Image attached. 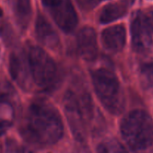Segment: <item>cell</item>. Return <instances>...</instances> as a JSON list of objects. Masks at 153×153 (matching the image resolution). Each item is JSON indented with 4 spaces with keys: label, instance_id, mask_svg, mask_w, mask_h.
Masks as SVG:
<instances>
[{
    "label": "cell",
    "instance_id": "6da1fadb",
    "mask_svg": "<svg viewBox=\"0 0 153 153\" xmlns=\"http://www.w3.org/2000/svg\"><path fill=\"white\" fill-rule=\"evenodd\" d=\"M22 136L29 143L38 146L55 144L62 137V118L55 106L43 99L30 104L22 123Z\"/></svg>",
    "mask_w": 153,
    "mask_h": 153
},
{
    "label": "cell",
    "instance_id": "7a4b0ae2",
    "mask_svg": "<svg viewBox=\"0 0 153 153\" xmlns=\"http://www.w3.org/2000/svg\"><path fill=\"white\" fill-rule=\"evenodd\" d=\"M64 106L70 126L78 140L83 141L88 125L94 116V105L91 96L83 90H69L64 99Z\"/></svg>",
    "mask_w": 153,
    "mask_h": 153
},
{
    "label": "cell",
    "instance_id": "3957f363",
    "mask_svg": "<svg viewBox=\"0 0 153 153\" xmlns=\"http://www.w3.org/2000/svg\"><path fill=\"white\" fill-rule=\"evenodd\" d=\"M31 85L41 91H52L58 82V70L52 57L42 48L27 46L25 52Z\"/></svg>",
    "mask_w": 153,
    "mask_h": 153
},
{
    "label": "cell",
    "instance_id": "277c9868",
    "mask_svg": "<svg viewBox=\"0 0 153 153\" xmlns=\"http://www.w3.org/2000/svg\"><path fill=\"white\" fill-rule=\"evenodd\" d=\"M120 130L124 140L132 150H145L153 144V120L145 111L137 109L126 115Z\"/></svg>",
    "mask_w": 153,
    "mask_h": 153
},
{
    "label": "cell",
    "instance_id": "5b68a950",
    "mask_svg": "<svg viewBox=\"0 0 153 153\" xmlns=\"http://www.w3.org/2000/svg\"><path fill=\"white\" fill-rule=\"evenodd\" d=\"M92 81L96 94L105 109L113 114H120L124 108L125 100L115 73L102 67L93 72Z\"/></svg>",
    "mask_w": 153,
    "mask_h": 153
},
{
    "label": "cell",
    "instance_id": "8992f818",
    "mask_svg": "<svg viewBox=\"0 0 153 153\" xmlns=\"http://www.w3.org/2000/svg\"><path fill=\"white\" fill-rule=\"evenodd\" d=\"M45 8L56 25L65 32H71L78 24V15L72 0H42Z\"/></svg>",
    "mask_w": 153,
    "mask_h": 153
},
{
    "label": "cell",
    "instance_id": "52a82bcc",
    "mask_svg": "<svg viewBox=\"0 0 153 153\" xmlns=\"http://www.w3.org/2000/svg\"><path fill=\"white\" fill-rule=\"evenodd\" d=\"M152 27L149 17L138 11L131 20V34L133 48L138 52H143L150 48L152 41Z\"/></svg>",
    "mask_w": 153,
    "mask_h": 153
},
{
    "label": "cell",
    "instance_id": "ba28073f",
    "mask_svg": "<svg viewBox=\"0 0 153 153\" xmlns=\"http://www.w3.org/2000/svg\"><path fill=\"white\" fill-rule=\"evenodd\" d=\"M78 52L83 59L93 61L98 55L97 37L95 30L85 26L79 31L76 39Z\"/></svg>",
    "mask_w": 153,
    "mask_h": 153
},
{
    "label": "cell",
    "instance_id": "9c48e42d",
    "mask_svg": "<svg viewBox=\"0 0 153 153\" xmlns=\"http://www.w3.org/2000/svg\"><path fill=\"white\" fill-rule=\"evenodd\" d=\"M9 70L12 79L25 90L32 88L28 74L25 53H12L9 60Z\"/></svg>",
    "mask_w": 153,
    "mask_h": 153
},
{
    "label": "cell",
    "instance_id": "30bf717a",
    "mask_svg": "<svg viewBox=\"0 0 153 153\" xmlns=\"http://www.w3.org/2000/svg\"><path fill=\"white\" fill-rule=\"evenodd\" d=\"M126 42V31L123 25H116L105 28L102 33V43L108 52L116 53L124 48Z\"/></svg>",
    "mask_w": 153,
    "mask_h": 153
},
{
    "label": "cell",
    "instance_id": "8fae6325",
    "mask_svg": "<svg viewBox=\"0 0 153 153\" xmlns=\"http://www.w3.org/2000/svg\"><path fill=\"white\" fill-rule=\"evenodd\" d=\"M35 33L39 41L49 49H56L59 45L58 34L50 22L43 16L38 15L35 24Z\"/></svg>",
    "mask_w": 153,
    "mask_h": 153
},
{
    "label": "cell",
    "instance_id": "7c38bea8",
    "mask_svg": "<svg viewBox=\"0 0 153 153\" xmlns=\"http://www.w3.org/2000/svg\"><path fill=\"white\" fill-rule=\"evenodd\" d=\"M19 27L25 29L32 14L31 0H7Z\"/></svg>",
    "mask_w": 153,
    "mask_h": 153
},
{
    "label": "cell",
    "instance_id": "4fadbf2b",
    "mask_svg": "<svg viewBox=\"0 0 153 153\" xmlns=\"http://www.w3.org/2000/svg\"><path fill=\"white\" fill-rule=\"evenodd\" d=\"M127 13V7L123 2L109 3L103 7L100 14V22L110 23L120 19Z\"/></svg>",
    "mask_w": 153,
    "mask_h": 153
},
{
    "label": "cell",
    "instance_id": "5bb4252c",
    "mask_svg": "<svg viewBox=\"0 0 153 153\" xmlns=\"http://www.w3.org/2000/svg\"><path fill=\"white\" fill-rule=\"evenodd\" d=\"M140 77L143 88L146 91L153 92V61L142 66Z\"/></svg>",
    "mask_w": 153,
    "mask_h": 153
},
{
    "label": "cell",
    "instance_id": "9a60e30c",
    "mask_svg": "<svg viewBox=\"0 0 153 153\" xmlns=\"http://www.w3.org/2000/svg\"><path fill=\"white\" fill-rule=\"evenodd\" d=\"M97 153H128V152L119 142L111 140L100 143L97 147Z\"/></svg>",
    "mask_w": 153,
    "mask_h": 153
},
{
    "label": "cell",
    "instance_id": "2e32d148",
    "mask_svg": "<svg viewBox=\"0 0 153 153\" xmlns=\"http://www.w3.org/2000/svg\"><path fill=\"white\" fill-rule=\"evenodd\" d=\"M76 1L81 8L85 10H90L94 8L101 0H76Z\"/></svg>",
    "mask_w": 153,
    "mask_h": 153
},
{
    "label": "cell",
    "instance_id": "e0dca14e",
    "mask_svg": "<svg viewBox=\"0 0 153 153\" xmlns=\"http://www.w3.org/2000/svg\"><path fill=\"white\" fill-rule=\"evenodd\" d=\"M10 123L7 121H2L0 123V135L3 134L6 131V130L9 128Z\"/></svg>",
    "mask_w": 153,
    "mask_h": 153
},
{
    "label": "cell",
    "instance_id": "ac0fdd59",
    "mask_svg": "<svg viewBox=\"0 0 153 153\" xmlns=\"http://www.w3.org/2000/svg\"><path fill=\"white\" fill-rule=\"evenodd\" d=\"M18 153H33V152H31V151L28 150V149H25V148H20L19 150L18 151Z\"/></svg>",
    "mask_w": 153,
    "mask_h": 153
},
{
    "label": "cell",
    "instance_id": "d6986e66",
    "mask_svg": "<svg viewBox=\"0 0 153 153\" xmlns=\"http://www.w3.org/2000/svg\"><path fill=\"white\" fill-rule=\"evenodd\" d=\"M149 21H150V24H151V27H152V30L153 31V13L151 15V16H149Z\"/></svg>",
    "mask_w": 153,
    "mask_h": 153
},
{
    "label": "cell",
    "instance_id": "ffe728a7",
    "mask_svg": "<svg viewBox=\"0 0 153 153\" xmlns=\"http://www.w3.org/2000/svg\"><path fill=\"white\" fill-rule=\"evenodd\" d=\"M1 16H2V10H1V9H0V17H1Z\"/></svg>",
    "mask_w": 153,
    "mask_h": 153
}]
</instances>
